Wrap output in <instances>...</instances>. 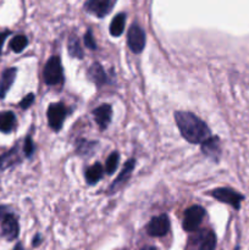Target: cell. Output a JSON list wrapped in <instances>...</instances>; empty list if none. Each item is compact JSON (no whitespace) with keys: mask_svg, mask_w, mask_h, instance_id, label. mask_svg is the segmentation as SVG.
Wrapping results in <instances>:
<instances>
[{"mask_svg":"<svg viewBox=\"0 0 249 250\" xmlns=\"http://www.w3.org/2000/svg\"><path fill=\"white\" fill-rule=\"evenodd\" d=\"M175 120L181 134L188 143L202 144L211 136L207 124L192 112L176 111Z\"/></svg>","mask_w":249,"mask_h":250,"instance_id":"6da1fadb","label":"cell"},{"mask_svg":"<svg viewBox=\"0 0 249 250\" xmlns=\"http://www.w3.org/2000/svg\"><path fill=\"white\" fill-rule=\"evenodd\" d=\"M10 34H11V32L10 31H4L0 33V54H1V51H2V45H4L5 39H6Z\"/></svg>","mask_w":249,"mask_h":250,"instance_id":"4316f807","label":"cell"},{"mask_svg":"<svg viewBox=\"0 0 249 250\" xmlns=\"http://www.w3.org/2000/svg\"><path fill=\"white\" fill-rule=\"evenodd\" d=\"M205 216V210L199 205H193L185 211L182 227L187 232L197 231Z\"/></svg>","mask_w":249,"mask_h":250,"instance_id":"3957f363","label":"cell"},{"mask_svg":"<svg viewBox=\"0 0 249 250\" xmlns=\"http://www.w3.org/2000/svg\"><path fill=\"white\" fill-rule=\"evenodd\" d=\"M124 24H126V15L122 12L116 15L110 23V34L112 37H120L124 33Z\"/></svg>","mask_w":249,"mask_h":250,"instance_id":"ac0fdd59","label":"cell"},{"mask_svg":"<svg viewBox=\"0 0 249 250\" xmlns=\"http://www.w3.org/2000/svg\"><path fill=\"white\" fill-rule=\"evenodd\" d=\"M198 250H215L216 248V236L210 229H204L197 236Z\"/></svg>","mask_w":249,"mask_h":250,"instance_id":"7c38bea8","label":"cell"},{"mask_svg":"<svg viewBox=\"0 0 249 250\" xmlns=\"http://www.w3.org/2000/svg\"><path fill=\"white\" fill-rule=\"evenodd\" d=\"M212 198H215L219 202L225 203L227 205H231L236 210L241 208V203L243 202L244 197L241 193L231 189V188H216L209 193Z\"/></svg>","mask_w":249,"mask_h":250,"instance_id":"277c9868","label":"cell"},{"mask_svg":"<svg viewBox=\"0 0 249 250\" xmlns=\"http://www.w3.org/2000/svg\"><path fill=\"white\" fill-rule=\"evenodd\" d=\"M88 77L92 82H94L98 87H102L103 84H105L106 82V75H105L104 68L102 67V65L98 62L93 63L92 66L88 70Z\"/></svg>","mask_w":249,"mask_h":250,"instance_id":"9a60e30c","label":"cell"},{"mask_svg":"<svg viewBox=\"0 0 249 250\" xmlns=\"http://www.w3.org/2000/svg\"><path fill=\"white\" fill-rule=\"evenodd\" d=\"M66 115H67V110H66L65 105L62 103H53V104L49 105L46 116H48L50 128L54 129V131H59L62 127Z\"/></svg>","mask_w":249,"mask_h":250,"instance_id":"5b68a950","label":"cell"},{"mask_svg":"<svg viewBox=\"0 0 249 250\" xmlns=\"http://www.w3.org/2000/svg\"><path fill=\"white\" fill-rule=\"evenodd\" d=\"M7 214H9V212H7V208L6 207H0V220L4 219V217L6 216Z\"/></svg>","mask_w":249,"mask_h":250,"instance_id":"83f0119b","label":"cell"},{"mask_svg":"<svg viewBox=\"0 0 249 250\" xmlns=\"http://www.w3.org/2000/svg\"><path fill=\"white\" fill-rule=\"evenodd\" d=\"M84 44L88 49H90V50H95V49H97V43H95L94 38H93V34L90 29H88L87 33L84 34Z\"/></svg>","mask_w":249,"mask_h":250,"instance_id":"d4e9b609","label":"cell"},{"mask_svg":"<svg viewBox=\"0 0 249 250\" xmlns=\"http://www.w3.org/2000/svg\"><path fill=\"white\" fill-rule=\"evenodd\" d=\"M17 163H20V154L17 146L0 155V170H5V168L14 166Z\"/></svg>","mask_w":249,"mask_h":250,"instance_id":"2e32d148","label":"cell"},{"mask_svg":"<svg viewBox=\"0 0 249 250\" xmlns=\"http://www.w3.org/2000/svg\"><path fill=\"white\" fill-rule=\"evenodd\" d=\"M67 48H68V54H70L72 58H77V59L83 58V50L82 48H81V44H80V41H78L77 36H71L70 38H68Z\"/></svg>","mask_w":249,"mask_h":250,"instance_id":"ffe728a7","label":"cell"},{"mask_svg":"<svg viewBox=\"0 0 249 250\" xmlns=\"http://www.w3.org/2000/svg\"><path fill=\"white\" fill-rule=\"evenodd\" d=\"M41 242H42L41 234H37V236L33 238V247H38L39 244H41Z\"/></svg>","mask_w":249,"mask_h":250,"instance_id":"f1b7e54d","label":"cell"},{"mask_svg":"<svg viewBox=\"0 0 249 250\" xmlns=\"http://www.w3.org/2000/svg\"><path fill=\"white\" fill-rule=\"evenodd\" d=\"M127 44L132 53L139 54L143 51L145 46V32L141 28V26L133 23L128 29L127 33Z\"/></svg>","mask_w":249,"mask_h":250,"instance_id":"8992f818","label":"cell"},{"mask_svg":"<svg viewBox=\"0 0 249 250\" xmlns=\"http://www.w3.org/2000/svg\"><path fill=\"white\" fill-rule=\"evenodd\" d=\"M94 146H95V143H90V142L82 141L78 143L77 150H78V153L88 154L90 150H93V149H94Z\"/></svg>","mask_w":249,"mask_h":250,"instance_id":"cb8c5ba5","label":"cell"},{"mask_svg":"<svg viewBox=\"0 0 249 250\" xmlns=\"http://www.w3.org/2000/svg\"><path fill=\"white\" fill-rule=\"evenodd\" d=\"M16 126V116L11 111L0 112V131L2 133H10Z\"/></svg>","mask_w":249,"mask_h":250,"instance_id":"e0dca14e","label":"cell"},{"mask_svg":"<svg viewBox=\"0 0 249 250\" xmlns=\"http://www.w3.org/2000/svg\"><path fill=\"white\" fill-rule=\"evenodd\" d=\"M17 70L15 67L6 68L1 75V81H0V99H4L6 93L11 88L15 78H16Z\"/></svg>","mask_w":249,"mask_h":250,"instance_id":"5bb4252c","label":"cell"},{"mask_svg":"<svg viewBox=\"0 0 249 250\" xmlns=\"http://www.w3.org/2000/svg\"><path fill=\"white\" fill-rule=\"evenodd\" d=\"M23 151H24V155H26L27 158H31L32 154H33V151H34L33 141H32V138L29 136H27L26 139H24Z\"/></svg>","mask_w":249,"mask_h":250,"instance_id":"603a6c76","label":"cell"},{"mask_svg":"<svg viewBox=\"0 0 249 250\" xmlns=\"http://www.w3.org/2000/svg\"><path fill=\"white\" fill-rule=\"evenodd\" d=\"M116 0H88L84 4L85 10L90 14L103 19L111 12Z\"/></svg>","mask_w":249,"mask_h":250,"instance_id":"ba28073f","label":"cell"},{"mask_svg":"<svg viewBox=\"0 0 249 250\" xmlns=\"http://www.w3.org/2000/svg\"><path fill=\"white\" fill-rule=\"evenodd\" d=\"M33 102H34V94L33 93H29L28 95H26V97L20 102V106H21L22 109H28V107L33 104Z\"/></svg>","mask_w":249,"mask_h":250,"instance_id":"484cf974","label":"cell"},{"mask_svg":"<svg viewBox=\"0 0 249 250\" xmlns=\"http://www.w3.org/2000/svg\"><path fill=\"white\" fill-rule=\"evenodd\" d=\"M20 226L19 221L12 214H7L1 220V234L6 241L11 242L19 237Z\"/></svg>","mask_w":249,"mask_h":250,"instance_id":"9c48e42d","label":"cell"},{"mask_svg":"<svg viewBox=\"0 0 249 250\" xmlns=\"http://www.w3.org/2000/svg\"><path fill=\"white\" fill-rule=\"evenodd\" d=\"M170 229V221L167 215L161 214L159 216L153 217L146 226V232L151 237H163Z\"/></svg>","mask_w":249,"mask_h":250,"instance_id":"52a82bcc","label":"cell"},{"mask_svg":"<svg viewBox=\"0 0 249 250\" xmlns=\"http://www.w3.org/2000/svg\"><path fill=\"white\" fill-rule=\"evenodd\" d=\"M134 165H136V160H134V159H129V160L124 164V168L121 170L120 175L117 176L116 180H115L114 182H112V185L110 186V193H112L114 190H117L121 186H124V183L127 182V180H128L129 176H131L132 171L134 170Z\"/></svg>","mask_w":249,"mask_h":250,"instance_id":"4fadbf2b","label":"cell"},{"mask_svg":"<svg viewBox=\"0 0 249 250\" xmlns=\"http://www.w3.org/2000/svg\"><path fill=\"white\" fill-rule=\"evenodd\" d=\"M27 44H28V39H27L26 36L23 34H19V36L14 37L10 42V48H11L12 51L15 53H21L23 51V49L26 48Z\"/></svg>","mask_w":249,"mask_h":250,"instance_id":"44dd1931","label":"cell"},{"mask_svg":"<svg viewBox=\"0 0 249 250\" xmlns=\"http://www.w3.org/2000/svg\"><path fill=\"white\" fill-rule=\"evenodd\" d=\"M142 250H156V249L151 248V247H146V248H144V249H142Z\"/></svg>","mask_w":249,"mask_h":250,"instance_id":"4dcf8cb0","label":"cell"},{"mask_svg":"<svg viewBox=\"0 0 249 250\" xmlns=\"http://www.w3.org/2000/svg\"><path fill=\"white\" fill-rule=\"evenodd\" d=\"M103 166L99 163H95L94 165L90 166L85 171V180H87L88 185H95L97 182H99L100 178L103 177Z\"/></svg>","mask_w":249,"mask_h":250,"instance_id":"d6986e66","label":"cell"},{"mask_svg":"<svg viewBox=\"0 0 249 250\" xmlns=\"http://www.w3.org/2000/svg\"><path fill=\"white\" fill-rule=\"evenodd\" d=\"M93 115H94V120L100 129H106L111 121L112 109L109 104H102L93 111Z\"/></svg>","mask_w":249,"mask_h":250,"instance_id":"30bf717a","label":"cell"},{"mask_svg":"<svg viewBox=\"0 0 249 250\" xmlns=\"http://www.w3.org/2000/svg\"><path fill=\"white\" fill-rule=\"evenodd\" d=\"M12 250H26V249L23 248V246H22L21 243H17L16 246H15V248L12 249Z\"/></svg>","mask_w":249,"mask_h":250,"instance_id":"f546056e","label":"cell"},{"mask_svg":"<svg viewBox=\"0 0 249 250\" xmlns=\"http://www.w3.org/2000/svg\"><path fill=\"white\" fill-rule=\"evenodd\" d=\"M203 153L214 160H219L221 154V146H220V139L215 136H210L207 141H204L200 146Z\"/></svg>","mask_w":249,"mask_h":250,"instance_id":"8fae6325","label":"cell"},{"mask_svg":"<svg viewBox=\"0 0 249 250\" xmlns=\"http://www.w3.org/2000/svg\"><path fill=\"white\" fill-rule=\"evenodd\" d=\"M120 161V155L117 151H114L109 155V158L106 159V163H105V171H106L107 175H112V173L116 171L117 165H119Z\"/></svg>","mask_w":249,"mask_h":250,"instance_id":"7402d4cb","label":"cell"},{"mask_svg":"<svg viewBox=\"0 0 249 250\" xmlns=\"http://www.w3.org/2000/svg\"><path fill=\"white\" fill-rule=\"evenodd\" d=\"M44 82L48 85H59L63 81L62 65L59 56H51L43 71Z\"/></svg>","mask_w":249,"mask_h":250,"instance_id":"7a4b0ae2","label":"cell"}]
</instances>
